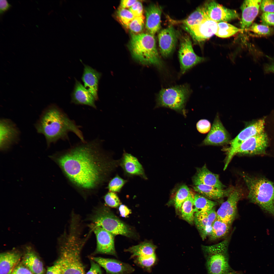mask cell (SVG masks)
Masks as SVG:
<instances>
[{
    "mask_svg": "<svg viewBox=\"0 0 274 274\" xmlns=\"http://www.w3.org/2000/svg\"><path fill=\"white\" fill-rule=\"evenodd\" d=\"M178 55L180 71L182 74L196 65L207 60V58L198 56L195 53L190 38L186 35L181 38Z\"/></svg>",
    "mask_w": 274,
    "mask_h": 274,
    "instance_id": "10",
    "label": "cell"
},
{
    "mask_svg": "<svg viewBox=\"0 0 274 274\" xmlns=\"http://www.w3.org/2000/svg\"><path fill=\"white\" fill-rule=\"evenodd\" d=\"M264 72L266 73L274 74V59L270 63L266 64L264 66Z\"/></svg>",
    "mask_w": 274,
    "mask_h": 274,
    "instance_id": "54",
    "label": "cell"
},
{
    "mask_svg": "<svg viewBox=\"0 0 274 274\" xmlns=\"http://www.w3.org/2000/svg\"><path fill=\"white\" fill-rule=\"evenodd\" d=\"M156 246L149 242H144L125 250L132 254L130 258L139 256H149L155 254Z\"/></svg>",
    "mask_w": 274,
    "mask_h": 274,
    "instance_id": "30",
    "label": "cell"
},
{
    "mask_svg": "<svg viewBox=\"0 0 274 274\" xmlns=\"http://www.w3.org/2000/svg\"><path fill=\"white\" fill-rule=\"evenodd\" d=\"M72 103L85 105L96 109L94 97L79 81L75 79L73 91L71 95Z\"/></svg>",
    "mask_w": 274,
    "mask_h": 274,
    "instance_id": "25",
    "label": "cell"
},
{
    "mask_svg": "<svg viewBox=\"0 0 274 274\" xmlns=\"http://www.w3.org/2000/svg\"><path fill=\"white\" fill-rule=\"evenodd\" d=\"M203 4L209 19L217 23L228 22L239 17L235 10L227 8L214 1H208Z\"/></svg>",
    "mask_w": 274,
    "mask_h": 274,
    "instance_id": "14",
    "label": "cell"
},
{
    "mask_svg": "<svg viewBox=\"0 0 274 274\" xmlns=\"http://www.w3.org/2000/svg\"><path fill=\"white\" fill-rule=\"evenodd\" d=\"M262 0H246L241 7L242 16L241 25L242 30H247L258 14Z\"/></svg>",
    "mask_w": 274,
    "mask_h": 274,
    "instance_id": "23",
    "label": "cell"
},
{
    "mask_svg": "<svg viewBox=\"0 0 274 274\" xmlns=\"http://www.w3.org/2000/svg\"><path fill=\"white\" fill-rule=\"evenodd\" d=\"M242 30L226 22L217 23V29L215 35L218 37L226 38L230 37Z\"/></svg>",
    "mask_w": 274,
    "mask_h": 274,
    "instance_id": "35",
    "label": "cell"
},
{
    "mask_svg": "<svg viewBox=\"0 0 274 274\" xmlns=\"http://www.w3.org/2000/svg\"><path fill=\"white\" fill-rule=\"evenodd\" d=\"M144 17L143 15L135 17L129 23L127 28L134 34L140 33L143 29Z\"/></svg>",
    "mask_w": 274,
    "mask_h": 274,
    "instance_id": "40",
    "label": "cell"
},
{
    "mask_svg": "<svg viewBox=\"0 0 274 274\" xmlns=\"http://www.w3.org/2000/svg\"><path fill=\"white\" fill-rule=\"evenodd\" d=\"M35 127L38 132L45 136L48 147L60 140H69L70 132L74 133L81 141H86L80 129L81 127L55 104L50 105L43 111Z\"/></svg>",
    "mask_w": 274,
    "mask_h": 274,
    "instance_id": "2",
    "label": "cell"
},
{
    "mask_svg": "<svg viewBox=\"0 0 274 274\" xmlns=\"http://www.w3.org/2000/svg\"><path fill=\"white\" fill-rule=\"evenodd\" d=\"M261 19L263 24L269 26H274V12H264Z\"/></svg>",
    "mask_w": 274,
    "mask_h": 274,
    "instance_id": "45",
    "label": "cell"
},
{
    "mask_svg": "<svg viewBox=\"0 0 274 274\" xmlns=\"http://www.w3.org/2000/svg\"><path fill=\"white\" fill-rule=\"evenodd\" d=\"M135 17L142 16L143 11V7L141 2L137 1L129 10Z\"/></svg>",
    "mask_w": 274,
    "mask_h": 274,
    "instance_id": "47",
    "label": "cell"
},
{
    "mask_svg": "<svg viewBox=\"0 0 274 274\" xmlns=\"http://www.w3.org/2000/svg\"><path fill=\"white\" fill-rule=\"evenodd\" d=\"M237 273V272H236L235 271H232L227 274H236Z\"/></svg>",
    "mask_w": 274,
    "mask_h": 274,
    "instance_id": "55",
    "label": "cell"
},
{
    "mask_svg": "<svg viewBox=\"0 0 274 274\" xmlns=\"http://www.w3.org/2000/svg\"><path fill=\"white\" fill-rule=\"evenodd\" d=\"M257 35L267 36L274 33V28L263 24L254 23L247 30Z\"/></svg>",
    "mask_w": 274,
    "mask_h": 274,
    "instance_id": "38",
    "label": "cell"
},
{
    "mask_svg": "<svg viewBox=\"0 0 274 274\" xmlns=\"http://www.w3.org/2000/svg\"><path fill=\"white\" fill-rule=\"evenodd\" d=\"M10 274H33L20 262Z\"/></svg>",
    "mask_w": 274,
    "mask_h": 274,
    "instance_id": "49",
    "label": "cell"
},
{
    "mask_svg": "<svg viewBox=\"0 0 274 274\" xmlns=\"http://www.w3.org/2000/svg\"><path fill=\"white\" fill-rule=\"evenodd\" d=\"M128 47L133 57L140 63L160 68L163 67L153 35L148 33L133 34Z\"/></svg>",
    "mask_w": 274,
    "mask_h": 274,
    "instance_id": "5",
    "label": "cell"
},
{
    "mask_svg": "<svg viewBox=\"0 0 274 274\" xmlns=\"http://www.w3.org/2000/svg\"><path fill=\"white\" fill-rule=\"evenodd\" d=\"M268 140L264 132L251 137L245 141L235 151L237 154L254 155L264 154L268 146Z\"/></svg>",
    "mask_w": 274,
    "mask_h": 274,
    "instance_id": "12",
    "label": "cell"
},
{
    "mask_svg": "<svg viewBox=\"0 0 274 274\" xmlns=\"http://www.w3.org/2000/svg\"><path fill=\"white\" fill-rule=\"evenodd\" d=\"M162 12L160 7L156 4H151L146 8V27L148 33L154 36L160 30Z\"/></svg>",
    "mask_w": 274,
    "mask_h": 274,
    "instance_id": "26",
    "label": "cell"
},
{
    "mask_svg": "<svg viewBox=\"0 0 274 274\" xmlns=\"http://www.w3.org/2000/svg\"><path fill=\"white\" fill-rule=\"evenodd\" d=\"M46 274H62L61 267L60 263L56 260L53 265L47 268Z\"/></svg>",
    "mask_w": 274,
    "mask_h": 274,
    "instance_id": "48",
    "label": "cell"
},
{
    "mask_svg": "<svg viewBox=\"0 0 274 274\" xmlns=\"http://www.w3.org/2000/svg\"><path fill=\"white\" fill-rule=\"evenodd\" d=\"M22 263L33 274H46L43 263L39 254L30 243L22 247Z\"/></svg>",
    "mask_w": 274,
    "mask_h": 274,
    "instance_id": "16",
    "label": "cell"
},
{
    "mask_svg": "<svg viewBox=\"0 0 274 274\" xmlns=\"http://www.w3.org/2000/svg\"><path fill=\"white\" fill-rule=\"evenodd\" d=\"M88 219L92 223L102 227L114 236L121 235L132 237L135 235L129 226L119 219L105 206L95 208Z\"/></svg>",
    "mask_w": 274,
    "mask_h": 274,
    "instance_id": "7",
    "label": "cell"
},
{
    "mask_svg": "<svg viewBox=\"0 0 274 274\" xmlns=\"http://www.w3.org/2000/svg\"><path fill=\"white\" fill-rule=\"evenodd\" d=\"M234 186H231L225 189H220L202 184L195 185L193 189L198 194L212 200L217 201L228 197Z\"/></svg>",
    "mask_w": 274,
    "mask_h": 274,
    "instance_id": "28",
    "label": "cell"
},
{
    "mask_svg": "<svg viewBox=\"0 0 274 274\" xmlns=\"http://www.w3.org/2000/svg\"><path fill=\"white\" fill-rule=\"evenodd\" d=\"M82 80L84 86L91 93L96 100L98 99V91L101 73L88 65L84 64Z\"/></svg>",
    "mask_w": 274,
    "mask_h": 274,
    "instance_id": "27",
    "label": "cell"
},
{
    "mask_svg": "<svg viewBox=\"0 0 274 274\" xmlns=\"http://www.w3.org/2000/svg\"><path fill=\"white\" fill-rule=\"evenodd\" d=\"M260 6L264 12H274V0L261 1Z\"/></svg>",
    "mask_w": 274,
    "mask_h": 274,
    "instance_id": "46",
    "label": "cell"
},
{
    "mask_svg": "<svg viewBox=\"0 0 274 274\" xmlns=\"http://www.w3.org/2000/svg\"><path fill=\"white\" fill-rule=\"evenodd\" d=\"M217 204L216 201L208 199L198 193L195 194L193 203L194 213L209 212Z\"/></svg>",
    "mask_w": 274,
    "mask_h": 274,
    "instance_id": "32",
    "label": "cell"
},
{
    "mask_svg": "<svg viewBox=\"0 0 274 274\" xmlns=\"http://www.w3.org/2000/svg\"><path fill=\"white\" fill-rule=\"evenodd\" d=\"M243 193L241 187L234 186L227 199L216 212V218L232 225L237 215V203L243 197Z\"/></svg>",
    "mask_w": 274,
    "mask_h": 274,
    "instance_id": "11",
    "label": "cell"
},
{
    "mask_svg": "<svg viewBox=\"0 0 274 274\" xmlns=\"http://www.w3.org/2000/svg\"><path fill=\"white\" fill-rule=\"evenodd\" d=\"M209 19L203 5L198 7L186 19L181 20H172L173 23L181 24L183 28L190 27L197 25L203 20Z\"/></svg>",
    "mask_w": 274,
    "mask_h": 274,
    "instance_id": "29",
    "label": "cell"
},
{
    "mask_svg": "<svg viewBox=\"0 0 274 274\" xmlns=\"http://www.w3.org/2000/svg\"><path fill=\"white\" fill-rule=\"evenodd\" d=\"M118 210L120 215L124 217H127L131 213V211L126 205L121 204L119 206Z\"/></svg>",
    "mask_w": 274,
    "mask_h": 274,
    "instance_id": "51",
    "label": "cell"
},
{
    "mask_svg": "<svg viewBox=\"0 0 274 274\" xmlns=\"http://www.w3.org/2000/svg\"><path fill=\"white\" fill-rule=\"evenodd\" d=\"M105 203L108 206L116 208L121 204V202L117 195L114 192H109L104 197Z\"/></svg>",
    "mask_w": 274,
    "mask_h": 274,
    "instance_id": "42",
    "label": "cell"
},
{
    "mask_svg": "<svg viewBox=\"0 0 274 274\" xmlns=\"http://www.w3.org/2000/svg\"><path fill=\"white\" fill-rule=\"evenodd\" d=\"M216 212L215 208L211 210L208 213L206 234L208 237L211 231L213 224L216 218Z\"/></svg>",
    "mask_w": 274,
    "mask_h": 274,
    "instance_id": "43",
    "label": "cell"
},
{
    "mask_svg": "<svg viewBox=\"0 0 274 274\" xmlns=\"http://www.w3.org/2000/svg\"><path fill=\"white\" fill-rule=\"evenodd\" d=\"M11 6L6 0H1L0 1V13L1 14L7 10Z\"/></svg>",
    "mask_w": 274,
    "mask_h": 274,
    "instance_id": "53",
    "label": "cell"
},
{
    "mask_svg": "<svg viewBox=\"0 0 274 274\" xmlns=\"http://www.w3.org/2000/svg\"><path fill=\"white\" fill-rule=\"evenodd\" d=\"M231 225L216 218L208 236L210 240L215 241L225 237L229 232Z\"/></svg>",
    "mask_w": 274,
    "mask_h": 274,
    "instance_id": "31",
    "label": "cell"
},
{
    "mask_svg": "<svg viewBox=\"0 0 274 274\" xmlns=\"http://www.w3.org/2000/svg\"><path fill=\"white\" fill-rule=\"evenodd\" d=\"M119 165L125 174L128 177L138 176L147 179L144 169L138 159L124 150L121 158L119 160Z\"/></svg>",
    "mask_w": 274,
    "mask_h": 274,
    "instance_id": "21",
    "label": "cell"
},
{
    "mask_svg": "<svg viewBox=\"0 0 274 274\" xmlns=\"http://www.w3.org/2000/svg\"><path fill=\"white\" fill-rule=\"evenodd\" d=\"M196 127L197 130L199 132L205 134L209 131L211 128V125L208 120L201 119L197 122Z\"/></svg>",
    "mask_w": 274,
    "mask_h": 274,
    "instance_id": "44",
    "label": "cell"
},
{
    "mask_svg": "<svg viewBox=\"0 0 274 274\" xmlns=\"http://www.w3.org/2000/svg\"><path fill=\"white\" fill-rule=\"evenodd\" d=\"M137 1L136 0H122L120 3L119 8L125 9L130 8Z\"/></svg>",
    "mask_w": 274,
    "mask_h": 274,
    "instance_id": "52",
    "label": "cell"
},
{
    "mask_svg": "<svg viewBox=\"0 0 274 274\" xmlns=\"http://www.w3.org/2000/svg\"><path fill=\"white\" fill-rule=\"evenodd\" d=\"M134 263L144 269L149 270L156 261V254L147 256H139L134 258Z\"/></svg>",
    "mask_w": 274,
    "mask_h": 274,
    "instance_id": "36",
    "label": "cell"
},
{
    "mask_svg": "<svg viewBox=\"0 0 274 274\" xmlns=\"http://www.w3.org/2000/svg\"><path fill=\"white\" fill-rule=\"evenodd\" d=\"M90 262V268L86 274H102L100 266L92 259Z\"/></svg>",
    "mask_w": 274,
    "mask_h": 274,
    "instance_id": "50",
    "label": "cell"
},
{
    "mask_svg": "<svg viewBox=\"0 0 274 274\" xmlns=\"http://www.w3.org/2000/svg\"><path fill=\"white\" fill-rule=\"evenodd\" d=\"M80 229L71 225L58 239L59 255L56 261L61 266L62 274H85L81 253L88 237H81Z\"/></svg>",
    "mask_w": 274,
    "mask_h": 274,
    "instance_id": "3",
    "label": "cell"
},
{
    "mask_svg": "<svg viewBox=\"0 0 274 274\" xmlns=\"http://www.w3.org/2000/svg\"><path fill=\"white\" fill-rule=\"evenodd\" d=\"M248 190V197L252 203L274 217V184L263 177L241 173Z\"/></svg>",
    "mask_w": 274,
    "mask_h": 274,
    "instance_id": "4",
    "label": "cell"
},
{
    "mask_svg": "<svg viewBox=\"0 0 274 274\" xmlns=\"http://www.w3.org/2000/svg\"><path fill=\"white\" fill-rule=\"evenodd\" d=\"M230 139L229 133L217 115L209 133L201 144L204 145H222L230 142Z\"/></svg>",
    "mask_w": 274,
    "mask_h": 274,
    "instance_id": "17",
    "label": "cell"
},
{
    "mask_svg": "<svg viewBox=\"0 0 274 274\" xmlns=\"http://www.w3.org/2000/svg\"><path fill=\"white\" fill-rule=\"evenodd\" d=\"M99 138L81 141L50 157L58 164L69 180L79 190H95L108 180L119 165L112 154L102 147Z\"/></svg>",
    "mask_w": 274,
    "mask_h": 274,
    "instance_id": "1",
    "label": "cell"
},
{
    "mask_svg": "<svg viewBox=\"0 0 274 274\" xmlns=\"http://www.w3.org/2000/svg\"><path fill=\"white\" fill-rule=\"evenodd\" d=\"M230 236L211 245L202 246L208 274H227L233 271L229 264Z\"/></svg>",
    "mask_w": 274,
    "mask_h": 274,
    "instance_id": "6",
    "label": "cell"
},
{
    "mask_svg": "<svg viewBox=\"0 0 274 274\" xmlns=\"http://www.w3.org/2000/svg\"><path fill=\"white\" fill-rule=\"evenodd\" d=\"M217 22L208 19L197 25L183 28L189 33L194 41L200 42L215 35L217 29Z\"/></svg>",
    "mask_w": 274,
    "mask_h": 274,
    "instance_id": "18",
    "label": "cell"
},
{
    "mask_svg": "<svg viewBox=\"0 0 274 274\" xmlns=\"http://www.w3.org/2000/svg\"><path fill=\"white\" fill-rule=\"evenodd\" d=\"M117 15L120 22L127 28L135 17L129 10L120 8L117 12Z\"/></svg>",
    "mask_w": 274,
    "mask_h": 274,
    "instance_id": "41",
    "label": "cell"
},
{
    "mask_svg": "<svg viewBox=\"0 0 274 274\" xmlns=\"http://www.w3.org/2000/svg\"><path fill=\"white\" fill-rule=\"evenodd\" d=\"M191 191L185 185H182L178 190L174 200L175 208L180 211L182 205L189 195Z\"/></svg>",
    "mask_w": 274,
    "mask_h": 274,
    "instance_id": "37",
    "label": "cell"
},
{
    "mask_svg": "<svg viewBox=\"0 0 274 274\" xmlns=\"http://www.w3.org/2000/svg\"><path fill=\"white\" fill-rule=\"evenodd\" d=\"M89 227L93 231L96 239V247L94 254H107L117 257L114 246V235L92 223L90 225Z\"/></svg>",
    "mask_w": 274,
    "mask_h": 274,
    "instance_id": "13",
    "label": "cell"
},
{
    "mask_svg": "<svg viewBox=\"0 0 274 274\" xmlns=\"http://www.w3.org/2000/svg\"><path fill=\"white\" fill-rule=\"evenodd\" d=\"M91 259L104 268L107 274H130L134 271L129 264L115 259L95 257Z\"/></svg>",
    "mask_w": 274,
    "mask_h": 274,
    "instance_id": "20",
    "label": "cell"
},
{
    "mask_svg": "<svg viewBox=\"0 0 274 274\" xmlns=\"http://www.w3.org/2000/svg\"><path fill=\"white\" fill-rule=\"evenodd\" d=\"M190 92L189 85L187 84L163 88L158 95L155 108H169L185 117L187 112L185 106Z\"/></svg>",
    "mask_w": 274,
    "mask_h": 274,
    "instance_id": "8",
    "label": "cell"
},
{
    "mask_svg": "<svg viewBox=\"0 0 274 274\" xmlns=\"http://www.w3.org/2000/svg\"><path fill=\"white\" fill-rule=\"evenodd\" d=\"M20 132L15 124L10 120L2 118L0 121V148L8 150L18 142Z\"/></svg>",
    "mask_w": 274,
    "mask_h": 274,
    "instance_id": "15",
    "label": "cell"
},
{
    "mask_svg": "<svg viewBox=\"0 0 274 274\" xmlns=\"http://www.w3.org/2000/svg\"><path fill=\"white\" fill-rule=\"evenodd\" d=\"M236 274H240V273H238L237 272V273Z\"/></svg>",
    "mask_w": 274,
    "mask_h": 274,
    "instance_id": "56",
    "label": "cell"
},
{
    "mask_svg": "<svg viewBox=\"0 0 274 274\" xmlns=\"http://www.w3.org/2000/svg\"><path fill=\"white\" fill-rule=\"evenodd\" d=\"M127 181V180L123 179L118 175H116L109 181L107 189L109 192L115 193L119 192Z\"/></svg>",
    "mask_w": 274,
    "mask_h": 274,
    "instance_id": "39",
    "label": "cell"
},
{
    "mask_svg": "<svg viewBox=\"0 0 274 274\" xmlns=\"http://www.w3.org/2000/svg\"><path fill=\"white\" fill-rule=\"evenodd\" d=\"M22 251L17 248L0 254V274H10L21 261Z\"/></svg>",
    "mask_w": 274,
    "mask_h": 274,
    "instance_id": "22",
    "label": "cell"
},
{
    "mask_svg": "<svg viewBox=\"0 0 274 274\" xmlns=\"http://www.w3.org/2000/svg\"><path fill=\"white\" fill-rule=\"evenodd\" d=\"M160 50L164 58L169 57L174 51L177 41V34L173 27L170 25L162 30L158 35Z\"/></svg>",
    "mask_w": 274,
    "mask_h": 274,
    "instance_id": "19",
    "label": "cell"
},
{
    "mask_svg": "<svg viewBox=\"0 0 274 274\" xmlns=\"http://www.w3.org/2000/svg\"><path fill=\"white\" fill-rule=\"evenodd\" d=\"M264 119L257 120L247 126L235 138L230 141V146L226 150L224 170L226 169L233 157V154L236 150L247 139L264 132Z\"/></svg>",
    "mask_w": 274,
    "mask_h": 274,
    "instance_id": "9",
    "label": "cell"
},
{
    "mask_svg": "<svg viewBox=\"0 0 274 274\" xmlns=\"http://www.w3.org/2000/svg\"><path fill=\"white\" fill-rule=\"evenodd\" d=\"M195 194L191 191L189 195L182 203L180 210L182 217L191 224L194 222L193 203Z\"/></svg>",
    "mask_w": 274,
    "mask_h": 274,
    "instance_id": "33",
    "label": "cell"
},
{
    "mask_svg": "<svg viewBox=\"0 0 274 274\" xmlns=\"http://www.w3.org/2000/svg\"><path fill=\"white\" fill-rule=\"evenodd\" d=\"M208 213V212H196L194 213V222L203 240L206 239L207 237L206 229Z\"/></svg>",
    "mask_w": 274,
    "mask_h": 274,
    "instance_id": "34",
    "label": "cell"
},
{
    "mask_svg": "<svg viewBox=\"0 0 274 274\" xmlns=\"http://www.w3.org/2000/svg\"><path fill=\"white\" fill-rule=\"evenodd\" d=\"M193 180L195 185L202 184L220 189H224L226 187L220 180L219 175L209 170L206 164L202 167L197 168Z\"/></svg>",
    "mask_w": 274,
    "mask_h": 274,
    "instance_id": "24",
    "label": "cell"
}]
</instances>
